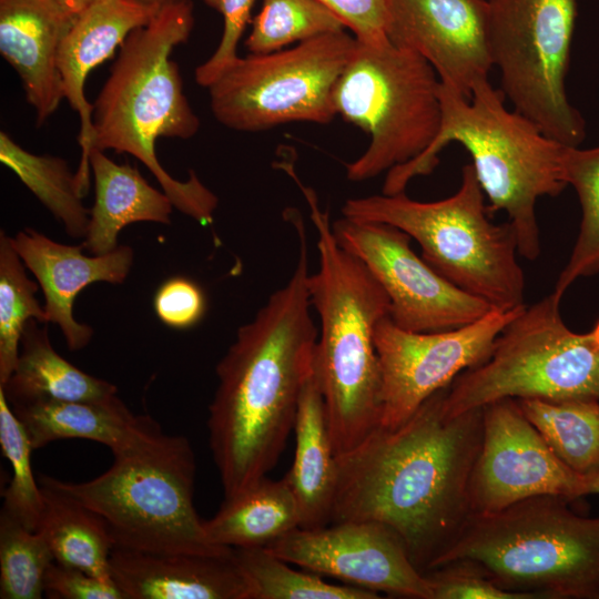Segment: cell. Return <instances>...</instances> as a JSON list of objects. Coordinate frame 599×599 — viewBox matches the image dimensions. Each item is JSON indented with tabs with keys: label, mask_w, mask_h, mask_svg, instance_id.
<instances>
[{
	"label": "cell",
	"mask_w": 599,
	"mask_h": 599,
	"mask_svg": "<svg viewBox=\"0 0 599 599\" xmlns=\"http://www.w3.org/2000/svg\"><path fill=\"white\" fill-rule=\"evenodd\" d=\"M195 456L189 439L163 430L113 455L101 475L82 483H41L99 515L114 547L146 552H220L194 506Z\"/></svg>",
	"instance_id": "52a82bcc"
},
{
	"label": "cell",
	"mask_w": 599,
	"mask_h": 599,
	"mask_svg": "<svg viewBox=\"0 0 599 599\" xmlns=\"http://www.w3.org/2000/svg\"><path fill=\"white\" fill-rule=\"evenodd\" d=\"M345 28L319 0H263L245 45L252 54H266Z\"/></svg>",
	"instance_id": "d6a6232c"
},
{
	"label": "cell",
	"mask_w": 599,
	"mask_h": 599,
	"mask_svg": "<svg viewBox=\"0 0 599 599\" xmlns=\"http://www.w3.org/2000/svg\"><path fill=\"white\" fill-rule=\"evenodd\" d=\"M110 571L124 599H250L233 548L204 554L114 547Z\"/></svg>",
	"instance_id": "ffe728a7"
},
{
	"label": "cell",
	"mask_w": 599,
	"mask_h": 599,
	"mask_svg": "<svg viewBox=\"0 0 599 599\" xmlns=\"http://www.w3.org/2000/svg\"><path fill=\"white\" fill-rule=\"evenodd\" d=\"M294 433V459L285 477L298 504L300 528L325 527L332 520L337 481V455L314 369L306 379L300 397Z\"/></svg>",
	"instance_id": "cb8c5ba5"
},
{
	"label": "cell",
	"mask_w": 599,
	"mask_h": 599,
	"mask_svg": "<svg viewBox=\"0 0 599 599\" xmlns=\"http://www.w3.org/2000/svg\"><path fill=\"white\" fill-rule=\"evenodd\" d=\"M388 40L424 57L440 81L471 98L489 80L487 0H386Z\"/></svg>",
	"instance_id": "e0dca14e"
},
{
	"label": "cell",
	"mask_w": 599,
	"mask_h": 599,
	"mask_svg": "<svg viewBox=\"0 0 599 599\" xmlns=\"http://www.w3.org/2000/svg\"><path fill=\"white\" fill-rule=\"evenodd\" d=\"M223 17V33L214 53L195 70L196 83L209 88L238 58L237 45L255 0H203Z\"/></svg>",
	"instance_id": "8d00e7d4"
},
{
	"label": "cell",
	"mask_w": 599,
	"mask_h": 599,
	"mask_svg": "<svg viewBox=\"0 0 599 599\" xmlns=\"http://www.w3.org/2000/svg\"><path fill=\"white\" fill-rule=\"evenodd\" d=\"M0 161L52 213L69 236L84 238L90 210L84 206L75 173L64 159L31 153L1 131Z\"/></svg>",
	"instance_id": "83f0119b"
},
{
	"label": "cell",
	"mask_w": 599,
	"mask_h": 599,
	"mask_svg": "<svg viewBox=\"0 0 599 599\" xmlns=\"http://www.w3.org/2000/svg\"><path fill=\"white\" fill-rule=\"evenodd\" d=\"M562 170L567 185L578 195L581 222L570 257L555 285L554 293L560 298L577 280L599 273V145L566 146Z\"/></svg>",
	"instance_id": "f546056e"
},
{
	"label": "cell",
	"mask_w": 599,
	"mask_h": 599,
	"mask_svg": "<svg viewBox=\"0 0 599 599\" xmlns=\"http://www.w3.org/2000/svg\"><path fill=\"white\" fill-rule=\"evenodd\" d=\"M525 306L494 308L463 327L432 333L409 332L389 315L384 317L375 329L382 375L379 426L397 428L460 373L484 363L498 335Z\"/></svg>",
	"instance_id": "5bb4252c"
},
{
	"label": "cell",
	"mask_w": 599,
	"mask_h": 599,
	"mask_svg": "<svg viewBox=\"0 0 599 599\" xmlns=\"http://www.w3.org/2000/svg\"><path fill=\"white\" fill-rule=\"evenodd\" d=\"M203 526L213 545L266 547L298 528L301 514L287 478L272 480L265 476L237 495L224 498L217 512Z\"/></svg>",
	"instance_id": "484cf974"
},
{
	"label": "cell",
	"mask_w": 599,
	"mask_h": 599,
	"mask_svg": "<svg viewBox=\"0 0 599 599\" xmlns=\"http://www.w3.org/2000/svg\"><path fill=\"white\" fill-rule=\"evenodd\" d=\"M265 548L290 564L352 586L395 597L432 599L426 576L414 566L403 542L375 521L298 527Z\"/></svg>",
	"instance_id": "2e32d148"
},
{
	"label": "cell",
	"mask_w": 599,
	"mask_h": 599,
	"mask_svg": "<svg viewBox=\"0 0 599 599\" xmlns=\"http://www.w3.org/2000/svg\"><path fill=\"white\" fill-rule=\"evenodd\" d=\"M0 388L10 405L43 398L102 402L118 395L115 385L84 373L57 353L47 324L35 318L27 323L16 368Z\"/></svg>",
	"instance_id": "d4e9b609"
},
{
	"label": "cell",
	"mask_w": 599,
	"mask_h": 599,
	"mask_svg": "<svg viewBox=\"0 0 599 599\" xmlns=\"http://www.w3.org/2000/svg\"><path fill=\"white\" fill-rule=\"evenodd\" d=\"M53 554L39 530L0 514V598L40 599Z\"/></svg>",
	"instance_id": "836d02e7"
},
{
	"label": "cell",
	"mask_w": 599,
	"mask_h": 599,
	"mask_svg": "<svg viewBox=\"0 0 599 599\" xmlns=\"http://www.w3.org/2000/svg\"><path fill=\"white\" fill-rule=\"evenodd\" d=\"M332 230L339 245L359 258L382 285L390 304L389 318L399 328L448 331L494 309L435 271L412 250V237L393 225L343 216Z\"/></svg>",
	"instance_id": "4fadbf2b"
},
{
	"label": "cell",
	"mask_w": 599,
	"mask_h": 599,
	"mask_svg": "<svg viewBox=\"0 0 599 599\" xmlns=\"http://www.w3.org/2000/svg\"><path fill=\"white\" fill-rule=\"evenodd\" d=\"M438 95L441 121L435 139L419 156L387 172L382 193L405 192L412 179L433 172L444 148L459 143L473 159L489 214L506 212L518 253L536 260L540 255L536 203L566 189L562 156L567 145L547 136L522 114L508 110L504 93L489 80L479 82L470 99L440 81Z\"/></svg>",
	"instance_id": "277c9868"
},
{
	"label": "cell",
	"mask_w": 599,
	"mask_h": 599,
	"mask_svg": "<svg viewBox=\"0 0 599 599\" xmlns=\"http://www.w3.org/2000/svg\"><path fill=\"white\" fill-rule=\"evenodd\" d=\"M11 241L43 293L47 323L60 327L70 351L84 348L94 332L75 319L74 301L90 284H122L133 264L132 247L119 245L106 254L85 255L82 244L55 242L30 227L19 231Z\"/></svg>",
	"instance_id": "ac0fdd59"
},
{
	"label": "cell",
	"mask_w": 599,
	"mask_h": 599,
	"mask_svg": "<svg viewBox=\"0 0 599 599\" xmlns=\"http://www.w3.org/2000/svg\"><path fill=\"white\" fill-rule=\"evenodd\" d=\"M487 2L488 47L505 98L547 136L579 146L586 121L566 91L577 0Z\"/></svg>",
	"instance_id": "8fae6325"
},
{
	"label": "cell",
	"mask_w": 599,
	"mask_h": 599,
	"mask_svg": "<svg viewBox=\"0 0 599 599\" xmlns=\"http://www.w3.org/2000/svg\"><path fill=\"white\" fill-rule=\"evenodd\" d=\"M64 13L77 19L83 11L91 7L98 0H51Z\"/></svg>",
	"instance_id": "ab89813d"
},
{
	"label": "cell",
	"mask_w": 599,
	"mask_h": 599,
	"mask_svg": "<svg viewBox=\"0 0 599 599\" xmlns=\"http://www.w3.org/2000/svg\"><path fill=\"white\" fill-rule=\"evenodd\" d=\"M542 495L471 514L437 560L473 565L502 589L532 599H599V517Z\"/></svg>",
	"instance_id": "8992f818"
},
{
	"label": "cell",
	"mask_w": 599,
	"mask_h": 599,
	"mask_svg": "<svg viewBox=\"0 0 599 599\" xmlns=\"http://www.w3.org/2000/svg\"><path fill=\"white\" fill-rule=\"evenodd\" d=\"M40 483L44 509L38 530L54 560L113 580L110 558L114 541L104 520L58 489Z\"/></svg>",
	"instance_id": "4316f807"
},
{
	"label": "cell",
	"mask_w": 599,
	"mask_h": 599,
	"mask_svg": "<svg viewBox=\"0 0 599 599\" xmlns=\"http://www.w3.org/2000/svg\"><path fill=\"white\" fill-rule=\"evenodd\" d=\"M342 214L357 221L393 225L422 248V257L449 282L493 308L525 306V275L511 224L489 219L484 191L473 164L461 169L453 195L420 202L405 192L348 199Z\"/></svg>",
	"instance_id": "ba28073f"
},
{
	"label": "cell",
	"mask_w": 599,
	"mask_h": 599,
	"mask_svg": "<svg viewBox=\"0 0 599 599\" xmlns=\"http://www.w3.org/2000/svg\"><path fill=\"white\" fill-rule=\"evenodd\" d=\"M74 20L51 0H0V52L18 73L38 126L64 99L58 54Z\"/></svg>",
	"instance_id": "44dd1931"
},
{
	"label": "cell",
	"mask_w": 599,
	"mask_h": 599,
	"mask_svg": "<svg viewBox=\"0 0 599 599\" xmlns=\"http://www.w3.org/2000/svg\"><path fill=\"white\" fill-rule=\"evenodd\" d=\"M554 292L525 306L501 331L489 357L448 386L447 415L483 408L502 398L599 399V319L572 332Z\"/></svg>",
	"instance_id": "9c48e42d"
},
{
	"label": "cell",
	"mask_w": 599,
	"mask_h": 599,
	"mask_svg": "<svg viewBox=\"0 0 599 599\" xmlns=\"http://www.w3.org/2000/svg\"><path fill=\"white\" fill-rule=\"evenodd\" d=\"M326 4L335 14H342L353 10L369 0H319Z\"/></svg>",
	"instance_id": "60d3db41"
},
{
	"label": "cell",
	"mask_w": 599,
	"mask_h": 599,
	"mask_svg": "<svg viewBox=\"0 0 599 599\" xmlns=\"http://www.w3.org/2000/svg\"><path fill=\"white\" fill-rule=\"evenodd\" d=\"M193 26V3L185 1L164 7L126 37L92 103V149L134 156L158 180L174 209L205 226L213 223L217 196L193 170L186 181L171 176L155 152L160 138L187 140L200 129L179 65L170 58L176 45L187 41Z\"/></svg>",
	"instance_id": "3957f363"
},
{
	"label": "cell",
	"mask_w": 599,
	"mask_h": 599,
	"mask_svg": "<svg viewBox=\"0 0 599 599\" xmlns=\"http://www.w3.org/2000/svg\"><path fill=\"white\" fill-rule=\"evenodd\" d=\"M542 495L578 499L588 495L587 478L559 459L517 399L487 404L469 480L471 512H495Z\"/></svg>",
	"instance_id": "9a60e30c"
},
{
	"label": "cell",
	"mask_w": 599,
	"mask_h": 599,
	"mask_svg": "<svg viewBox=\"0 0 599 599\" xmlns=\"http://www.w3.org/2000/svg\"><path fill=\"white\" fill-rule=\"evenodd\" d=\"M153 308L162 324L173 329H189L205 315L207 301L193 280L176 275L163 281L153 297Z\"/></svg>",
	"instance_id": "74e56055"
},
{
	"label": "cell",
	"mask_w": 599,
	"mask_h": 599,
	"mask_svg": "<svg viewBox=\"0 0 599 599\" xmlns=\"http://www.w3.org/2000/svg\"><path fill=\"white\" fill-rule=\"evenodd\" d=\"M44 595L55 599H124L113 580L99 578L55 560L44 578Z\"/></svg>",
	"instance_id": "f35d334b"
},
{
	"label": "cell",
	"mask_w": 599,
	"mask_h": 599,
	"mask_svg": "<svg viewBox=\"0 0 599 599\" xmlns=\"http://www.w3.org/2000/svg\"><path fill=\"white\" fill-rule=\"evenodd\" d=\"M134 1L158 12L164 7H167L170 4L191 1V0H134Z\"/></svg>",
	"instance_id": "b9f144b4"
},
{
	"label": "cell",
	"mask_w": 599,
	"mask_h": 599,
	"mask_svg": "<svg viewBox=\"0 0 599 599\" xmlns=\"http://www.w3.org/2000/svg\"><path fill=\"white\" fill-rule=\"evenodd\" d=\"M356 44L343 30L288 50L238 57L207 88L212 113L244 132L295 121L326 124L336 115L333 90Z\"/></svg>",
	"instance_id": "7c38bea8"
},
{
	"label": "cell",
	"mask_w": 599,
	"mask_h": 599,
	"mask_svg": "<svg viewBox=\"0 0 599 599\" xmlns=\"http://www.w3.org/2000/svg\"><path fill=\"white\" fill-rule=\"evenodd\" d=\"M300 243L294 272L254 318L242 325L216 365L217 387L209 406V446L224 498L274 468L294 430L300 397L314 369L318 329L307 285L305 225L288 211Z\"/></svg>",
	"instance_id": "7a4b0ae2"
},
{
	"label": "cell",
	"mask_w": 599,
	"mask_h": 599,
	"mask_svg": "<svg viewBox=\"0 0 599 599\" xmlns=\"http://www.w3.org/2000/svg\"><path fill=\"white\" fill-rule=\"evenodd\" d=\"M248 586L250 599H377L378 593L356 586L326 582L316 575L291 568L265 547L233 548Z\"/></svg>",
	"instance_id": "4dcf8cb0"
},
{
	"label": "cell",
	"mask_w": 599,
	"mask_h": 599,
	"mask_svg": "<svg viewBox=\"0 0 599 599\" xmlns=\"http://www.w3.org/2000/svg\"><path fill=\"white\" fill-rule=\"evenodd\" d=\"M0 446L9 460L12 477L3 493L1 511L31 530H38L44 498L32 471L33 447L26 428L0 388Z\"/></svg>",
	"instance_id": "e575fe53"
},
{
	"label": "cell",
	"mask_w": 599,
	"mask_h": 599,
	"mask_svg": "<svg viewBox=\"0 0 599 599\" xmlns=\"http://www.w3.org/2000/svg\"><path fill=\"white\" fill-rule=\"evenodd\" d=\"M424 575L432 599H532L526 593L502 589L465 561L449 562Z\"/></svg>",
	"instance_id": "d590c367"
},
{
	"label": "cell",
	"mask_w": 599,
	"mask_h": 599,
	"mask_svg": "<svg viewBox=\"0 0 599 599\" xmlns=\"http://www.w3.org/2000/svg\"><path fill=\"white\" fill-rule=\"evenodd\" d=\"M90 169L94 182V203L82 245L92 255L106 254L119 246L120 232L129 224H170L174 205L129 163L119 164L93 148Z\"/></svg>",
	"instance_id": "603a6c76"
},
{
	"label": "cell",
	"mask_w": 599,
	"mask_h": 599,
	"mask_svg": "<svg viewBox=\"0 0 599 599\" xmlns=\"http://www.w3.org/2000/svg\"><path fill=\"white\" fill-rule=\"evenodd\" d=\"M38 282L31 281L26 265L12 245L11 236L0 232V385L13 373L20 341L31 318L47 323L44 307L35 294Z\"/></svg>",
	"instance_id": "1f68e13d"
},
{
	"label": "cell",
	"mask_w": 599,
	"mask_h": 599,
	"mask_svg": "<svg viewBox=\"0 0 599 599\" xmlns=\"http://www.w3.org/2000/svg\"><path fill=\"white\" fill-rule=\"evenodd\" d=\"M155 11L134 0H98L73 21L58 54L64 99L79 114L81 159L75 172L80 194L90 189L89 156L93 146L92 103L85 97V81L93 69L111 58L126 37L149 23Z\"/></svg>",
	"instance_id": "d6986e66"
},
{
	"label": "cell",
	"mask_w": 599,
	"mask_h": 599,
	"mask_svg": "<svg viewBox=\"0 0 599 599\" xmlns=\"http://www.w3.org/2000/svg\"><path fill=\"white\" fill-rule=\"evenodd\" d=\"M587 494H599V471L587 476Z\"/></svg>",
	"instance_id": "7bdbcfd3"
},
{
	"label": "cell",
	"mask_w": 599,
	"mask_h": 599,
	"mask_svg": "<svg viewBox=\"0 0 599 599\" xmlns=\"http://www.w3.org/2000/svg\"><path fill=\"white\" fill-rule=\"evenodd\" d=\"M439 83L433 65L417 52L389 40L377 45L357 40L332 95L336 115L370 136L365 152L346 164L349 181L388 172L430 145L441 121Z\"/></svg>",
	"instance_id": "30bf717a"
},
{
	"label": "cell",
	"mask_w": 599,
	"mask_h": 599,
	"mask_svg": "<svg viewBox=\"0 0 599 599\" xmlns=\"http://www.w3.org/2000/svg\"><path fill=\"white\" fill-rule=\"evenodd\" d=\"M301 187L317 231L319 268L307 280L321 328L314 372L323 395L336 455L364 440L380 423L382 375L375 345L377 324L389 315L382 285L356 256L336 241L327 212L313 190Z\"/></svg>",
	"instance_id": "5b68a950"
},
{
	"label": "cell",
	"mask_w": 599,
	"mask_h": 599,
	"mask_svg": "<svg viewBox=\"0 0 599 599\" xmlns=\"http://www.w3.org/2000/svg\"><path fill=\"white\" fill-rule=\"evenodd\" d=\"M10 406L33 449L78 438L102 444L115 455L162 432L152 417L133 414L118 395L102 402L43 398Z\"/></svg>",
	"instance_id": "7402d4cb"
},
{
	"label": "cell",
	"mask_w": 599,
	"mask_h": 599,
	"mask_svg": "<svg viewBox=\"0 0 599 599\" xmlns=\"http://www.w3.org/2000/svg\"><path fill=\"white\" fill-rule=\"evenodd\" d=\"M447 388L397 428L378 426L337 455L331 524L386 526L422 573L435 567L473 514L469 480L481 445L483 408L447 415Z\"/></svg>",
	"instance_id": "6da1fadb"
},
{
	"label": "cell",
	"mask_w": 599,
	"mask_h": 599,
	"mask_svg": "<svg viewBox=\"0 0 599 599\" xmlns=\"http://www.w3.org/2000/svg\"><path fill=\"white\" fill-rule=\"evenodd\" d=\"M530 423L573 471H599V399H517Z\"/></svg>",
	"instance_id": "f1b7e54d"
}]
</instances>
